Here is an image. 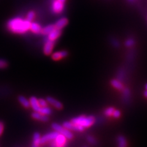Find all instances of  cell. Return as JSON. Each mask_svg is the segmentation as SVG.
I'll return each mask as SVG.
<instances>
[{
    "label": "cell",
    "instance_id": "cell-1",
    "mask_svg": "<svg viewBox=\"0 0 147 147\" xmlns=\"http://www.w3.org/2000/svg\"><path fill=\"white\" fill-rule=\"evenodd\" d=\"M31 22L20 17H16L9 20L7 24V28L11 33L24 34L30 29Z\"/></svg>",
    "mask_w": 147,
    "mask_h": 147
},
{
    "label": "cell",
    "instance_id": "cell-2",
    "mask_svg": "<svg viewBox=\"0 0 147 147\" xmlns=\"http://www.w3.org/2000/svg\"><path fill=\"white\" fill-rule=\"evenodd\" d=\"M71 121L84 128H88L95 123V118L92 115H80L72 118Z\"/></svg>",
    "mask_w": 147,
    "mask_h": 147
},
{
    "label": "cell",
    "instance_id": "cell-3",
    "mask_svg": "<svg viewBox=\"0 0 147 147\" xmlns=\"http://www.w3.org/2000/svg\"><path fill=\"white\" fill-rule=\"evenodd\" d=\"M52 127L54 131H57L58 134H60L64 136L67 139L71 140L73 138L74 136H73L72 132H71V131L63 127V125L61 126L58 123H55L52 124Z\"/></svg>",
    "mask_w": 147,
    "mask_h": 147
},
{
    "label": "cell",
    "instance_id": "cell-4",
    "mask_svg": "<svg viewBox=\"0 0 147 147\" xmlns=\"http://www.w3.org/2000/svg\"><path fill=\"white\" fill-rule=\"evenodd\" d=\"M67 144V139L64 136L58 134L55 139L50 144L51 147H65Z\"/></svg>",
    "mask_w": 147,
    "mask_h": 147
},
{
    "label": "cell",
    "instance_id": "cell-5",
    "mask_svg": "<svg viewBox=\"0 0 147 147\" xmlns=\"http://www.w3.org/2000/svg\"><path fill=\"white\" fill-rule=\"evenodd\" d=\"M64 8V3L59 0H53L52 4V11L55 14L61 13Z\"/></svg>",
    "mask_w": 147,
    "mask_h": 147
},
{
    "label": "cell",
    "instance_id": "cell-6",
    "mask_svg": "<svg viewBox=\"0 0 147 147\" xmlns=\"http://www.w3.org/2000/svg\"><path fill=\"white\" fill-rule=\"evenodd\" d=\"M63 127L67 129L69 131H78L82 132L84 130V127H83L79 125H77L76 124L72 123V121H65L63 124Z\"/></svg>",
    "mask_w": 147,
    "mask_h": 147
},
{
    "label": "cell",
    "instance_id": "cell-7",
    "mask_svg": "<svg viewBox=\"0 0 147 147\" xmlns=\"http://www.w3.org/2000/svg\"><path fill=\"white\" fill-rule=\"evenodd\" d=\"M58 133L57 131H53L51 132L47 133L45 135H44L42 137H40V144H44L47 142L53 141L55 139V138L57 137L58 136Z\"/></svg>",
    "mask_w": 147,
    "mask_h": 147
},
{
    "label": "cell",
    "instance_id": "cell-8",
    "mask_svg": "<svg viewBox=\"0 0 147 147\" xmlns=\"http://www.w3.org/2000/svg\"><path fill=\"white\" fill-rule=\"evenodd\" d=\"M54 45L55 43L53 41L46 39V40H45V44L43 48V52L44 54L46 55H49L50 54H51L53 51Z\"/></svg>",
    "mask_w": 147,
    "mask_h": 147
},
{
    "label": "cell",
    "instance_id": "cell-9",
    "mask_svg": "<svg viewBox=\"0 0 147 147\" xmlns=\"http://www.w3.org/2000/svg\"><path fill=\"white\" fill-rule=\"evenodd\" d=\"M61 30H59L55 28L52 32H50V33L47 35V37L46 39L55 42V41L61 36Z\"/></svg>",
    "mask_w": 147,
    "mask_h": 147
},
{
    "label": "cell",
    "instance_id": "cell-10",
    "mask_svg": "<svg viewBox=\"0 0 147 147\" xmlns=\"http://www.w3.org/2000/svg\"><path fill=\"white\" fill-rule=\"evenodd\" d=\"M47 101L49 104H50L51 105H52L53 107L55 108H56L57 109H61L63 108V104L61 102H59V100H57L56 99H55L52 97H47Z\"/></svg>",
    "mask_w": 147,
    "mask_h": 147
},
{
    "label": "cell",
    "instance_id": "cell-11",
    "mask_svg": "<svg viewBox=\"0 0 147 147\" xmlns=\"http://www.w3.org/2000/svg\"><path fill=\"white\" fill-rule=\"evenodd\" d=\"M30 107L32 108L34 112H39L40 109V106L39 104L38 99L34 96H32L30 99Z\"/></svg>",
    "mask_w": 147,
    "mask_h": 147
},
{
    "label": "cell",
    "instance_id": "cell-12",
    "mask_svg": "<svg viewBox=\"0 0 147 147\" xmlns=\"http://www.w3.org/2000/svg\"><path fill=\"white\" fill-rule=\"evenodd\" d=\"M31 117L33 119H36V120L46 122L49 120L48 116L45 115L39 112H34L31 114Z\"/></svg>",
    "mask_w": 147,
    "mask_h": 147
},
{
    "label": "cell",
    "instance_id": "cell-13",
    "mask_svg": "<svg viewBox=\"0 0 147 147\" xmlns=\"http://www.w3.org/2000/svg\"><path fill=\"white\" fill-rule=\"evenodd\" d=\"M67 55H68L67 52L65 51V50H62V51H58V52L53 53L52 55V58L53 60L58 61L62 58H66Z\"/></svg>",
    "mask_w": 147,
    "mask_h": 147
},
{
    "label": "cell",
    "instance_id": "cell-14",
    "mask_svg": "<svg viewBox=\"0 0 147 147\" xmlns=\"http://www.w3.org/2000/svg\"><path fill=\"white\" fill-rule=\"evenodd\" d=\"M68 24V20L66 18H61L59 19L55 24V26L56 28L61 30L64 27H65Z\"/></svg>",
    "mask_w": 147,
    "mask_h": 147
},
{
    "label": "cell",
    "instance_id": "cell-15",
    "mask_svg": "<svg viewBox=\"0 0 147 147\" xmlns=\"http://www.w3.org/2000/svg\"><path fill=\"white\" fill-rule=\"evenodd\" d=\"M42 27L41 26L38 24V23H31V26H30V30L33 32V33L36 34H38L39 33H41V31H42Z\"/></svg>",
    "mask_w": 147,
    "mask_h": 147
},
{
    "label": "cell",
    "instance_id": "cell-16",
    "mask_svg": "<svg viewBox=\"0 0 147 147\" xmlns=\"http://www.w3.org/2000/svg\"><path fill=\"white\" fill-rule=\"evenodd\" d=\"M40 136L38 132H36L33 135V144L32 147H39L40 144Z\"/></svg>",
    "mask_w": 147,
    "mask_h": 147
},
{
    "label": "cell",
    "instance_id": "cell-17",
    "mask_svg": "<svg viewBox=\"0 0 147 147\" xmlns=\"http://www.w3.org/2000/svg\"><path fill=\"white\" fill-rule=\"evenodd\" d=\"M18 101L21 104L23 107H24L25 108H29L30 107V100L26 99L25 96H20L18 98Z\"/></svg>",
    "mask_w": 147,
    "mask_h": 147
},
{
    "label": "cell",
    "instance_id": "cell-18",
    "mask_svg": "<svg viewBox=\"0 0 147 147\" xmlns=\"http://www.w3.org/2000/svg\"><path fill=\"white\" fill-rule=\"evenodd\" d=\"M55 28V25H47L42 29L40 34H42L45 36H47L50 33V32H52Z\"/></svg>",
    "mask_w": 147,
    "mask_h": 147
},
{
    "label": "cell",
    "instance_id": "cell-19",
    "mask_svg": "<svg viewBox=\"0 0 147 147\" xmlns=\"http://www.w3.org/2000/svg\"><path fill=\"white\" fill-rule=\"evenodd\" d=\"M111 84L116 89L121 90H123V85L121 83V82L118 80H116V79H113L111 81Z\"/></svg>",
    "mask_w": 147,
    "mask_h": 147
},
{
    "label": "cell",
    "instance_id": "cell-20",
    "mask_svg": "<svg viewBox=\"0 0 147 147\" xmlns=\"http://www.w3.org/2000/svg\"><path fill=\"white\" fill-rule=\"evenodd\" d=\"M39 112L41 113L43 115H45L49 116L50 115L52 114V110L50 108H49L48 106H45V107H40V109L39 110Z\"/></svg>",
    "mask_w": 147,
    "mask_h": 147
},
{
    "label": "cell",
    "instance_id": "cell-21",
    "mask_svg": "<svg viewBox=\"0 0 147 147\" xmlns=\"http://www.w3.org/2000/svg\"><path fill=\"white\" fill-rule=\"evenodd\" d=\"M118 147H126L127 142L125 138L123 136H119L118 137Z\"/></svg>",
    "mask_w": 147,
    "mask_h": 147
},
{
    "label": "cell",
    "instance_id": "cell-22",
    "mask_svg": "<svg viewBox=\"0 0 147 147\" xmlns=\"http://www.w3.org/2000/svg\"><path fill=\"white\" fill-rule=\"evenodd\" d=\"M35 16H36L35 12L34 11H31L28 12V13H27L26 19L31 22L33 20Z\"/></svg>",
    "mask_w": 147,
    "mask_h": 147
},
{
    "label": "cell",
    "instance_id": "cell-23",
    "mask_svg": "<svg viewBox=\"0 0 147 147\" xmlns=\"http://www.w3.org/2000/svg\"><path fill=\"white\" fill-rule=\"evenodd\" d=\"M114 110H115V109L113 107H109V108L106 109L104 111L105 115H106L107 117L112 116Z\"/></svg>",
    "mask_w": 147,
    "mask_h": 147
},
{
    "label": "cell",
    "instance_id": "cell-24",
    "mask_svg": "<svg viewBox=\"0 0 147 147\" xmlns=\"http://www.w3.org/2000/svg\"><path fill=\"white\" fill-rule=\"evenodd\" d=\"M135 42L134 39H128L125 42V45L127 47H131L132 45H134Z\"/></svg>",
    "mask_w": 147,
    "mask_h": 147
},
{
    "label": "cell",
    "instance_id": "cell-25",
    "mask_svg": "<svg viewBox=\"0 0 147 147\" xmlns=\"http://www.w3.org/2000/svg\"><path fill=\"white\" fill-rule=\"evenodd\" d=\"M39 101V105L40 107H45V106H47V100H45L44 99L42 98H40L39 99H38Z\"/></svg>",
    "mask_w": 147,
    "mask_h": 147
},
{
    "label": "cell",
    "instance_id": "cell-26",
    "mask_svg": "<svg viewBox=\"0 0 147 147\" xmlns=\"http://www.w3.org/2000/svg\"><path fill=\"white\" fill-rule=\"evenodd\" d=\"M87 140H88V142L91 145L96 144V140L93 136H88L87 137Z\"/></svg>",
    "mask_w": 147,
    "mask_h": 147
},
{
    "label": "cell",
    "instance_id": "cell-27",
    "mask_svg": "<svg viewBox=\"0 0 147 147\" xmlns=\"http://www.w3.org/2000/svg\"><path fill=\"white\" fill-rule=\"evenodd\" d=\"M7 66V63L3 59H0V69L5 68Z\"/></svg>",
    "mask_w": 147,
    "mask_h": 147
},
{
    "label": "cell",
    "instance_id": "cell-28",
    "mask_svg": "<svg viewBox=\"0 0 147 147\" xmlns=\"http://www.w3.org/2000/svg\"><path fill=\"white\" fill-rule=\"evenodd\" d=\"M123 93H124V98L126 99L129 98V95H130V92H129V90L127 88L123 89Z\"/></svg>",
    "mask_w": 147,
    "mask_h": 147
},
{
    "label": "cell",
    "instance_id": "cell-29",
    "mask_svg": "<svg viewBox=\"0 0 147 147\" xmlns=\"http://www.w3.org/2000/svg\"><path fill=\"white\" fill-rule=\"evenodd\" d=\"M120 115H121V113H120V112L119 111V110H115L113 113L112 116L114 118H119V117H120Z\"/></svg>",
    "mask_w": 147,
    "mask_h": 147
},
{
    "label": "cell",
    "instance_id": "cell-30",
    "mask_svg": "<svg viewBox=\"0 0 147 147\" xmlns=\"http://www.w3.org/2000/svg\"><path fill=\"white\" fill-rule=\"evenodd\" d=\"M4 129V125L2 122H0V136L1 135V134L3 132Z\"/></svg>",
    "mask_w": 147,
    "mask_h": 147
},
{
    "label": "cell",
    "instance_id": "cell-31",
    "mask_svg": "<svg viewBox=\"0 0 147 147\" xmlns=\"http://www.w3.org/2000/svg\"><path fill=\"white\" fill-rule=\"evenodd\" d=\"M144 95H145V96L146 98H147V90L146 91H145V93H144Z\"/></svg>",
    "mask_w": 147,
    "mask_h": 147
},
{
    "label": "cell",
    "instance_id": "cell-32",
    "mask_svg": "<svg viewBox=\"0 0 147 147\" xmlns=\"http://www.w3.org/2000/svg\"><path fill=\"white\" fill-rule=\"evenodd\" d=\"M59 1H61V2H63V3H65V1H66V0H59Z\"/></svg>",
    "mask_w": 147,
    "mask_h": 147
},
{
    "label": "cell",
    "instance_id": "cell-33",
    "mask_svg": "<svg viewBox=\"0 0 147 147\" xmlns=\"http://www.w3.org/2000/svg\"><path fill=\"white\" fill-rule=\"evenodd\" d=\"M134 1V0H128V1H129V2H133V1Z\"/></svg>",
    "mask_w": 147,
    "mask_h": 147
},
{
    "label": "cell",
    "instance_id": "cell-34",
    "mask_svg": "<svg viewBox=\"0 0 147 147\" xmlns=\"http://www.w3.org/2000/svg\"><path fill=\"white\" fill-rule=\"evenodd\" d=\"M145 88H146V90H147V84L146 85V86H145Z\"/></svg>",
    "mask_w": 147,
    "mask_h": 147
},
{
    "label": "cell",
    "instance_id": "cell-35",
    "mask_svg": "<svg viewBox=\"0 0 147 147\" xmlns=\"http://www.w3.org/2000/svg\"><path fill=\"white\" fill-rule=\"evenodd\" d=\"M83 147H87L86 146H83Z\"/></svg>",
    "mask_w": 147,
    "mask_h": 147
}]
</instances>
